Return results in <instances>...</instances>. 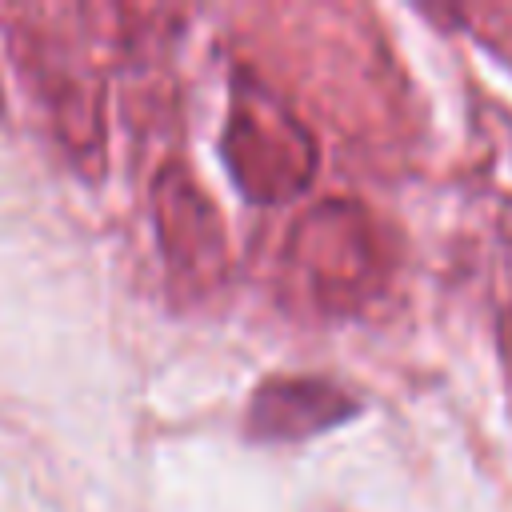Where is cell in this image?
Wrapping results in <instances>:
<instances>
[{
  "instance_id": "5b68a950",
  "label": "cell",
  "mask_w": 512,
  "mask_h": 512,
  "mask_svg": "<svg viewBox=\"0 0 512 512\" xmlns=\"http://www.w3.org/2000/svg\"><path fill=\"white\" fill-rule=\"evenodd\" d=\"M356 396L320 376H272L248 400V436L260 444L312 440L356 416Z\"/></svg>"
},
{
  "instance_id": "3957f363",
  "label": "cell",
  "mask_w": 512,
  "mask_h": 512,
  "mask_svg": "<svg viewBox=\"0 0 512 512\" xmlns=\"http://www.w3.org/2000/svg\"><path fill=\"white\" fill-rule=\"evenodd\" d=\"M292 260L324 304H356L380 280V252L372 224L356 208H316L292 240Z\"/></svg>"
},
{
  "instance_id": "6da1fadb",
  "label": "cell",
  "mask_w": 512,
  "mask_h": 512,
  "mask_svg": "<svg viewBox=\"0 0 512 512\" xmlns=\"http://www.w3.org/2000/svg\"><path fill=\"white\" fill-rule=\"evenodd\" d=\"M12 56L48 112V128L72 164L96 172L104 160V84L76 52L68 28H60V8H8Z\"/></svg>"
},
{
  "instance_id": "7a4b0ae2",
  "label": "cell",
  "mask_w": 512,
  "mask_h": 512,
  "mask_svg": "<svg viewBox=\"0 0 512 512\" xmlns=\"http://www.w3.org/2000/svg\"><path fill=\"white\" fill-rule=\"evenodd\" d=\"M224 156L236 184L252 200L292 196L312 176L308 136L264 100H236L224 132Z\"/></svg>"
},
{
  "instance_id": "277c9868",
  "label": "cell",
  "mask_w": 512,
  "mask_h": 512,
  "mask_svg": "<svg viewBox=\"0 0 512 512\" xmlns=\"http://www.w3.org/2000/svg\"><path fill=\"white\" fill-rule=\"evenodd\" d=\"M152 212H156V240L176 280L208 288L224 272L228 240L216 204L200 188V180L184 164L160 168L152 184Z\"/></svg>"
}]
</instances>
